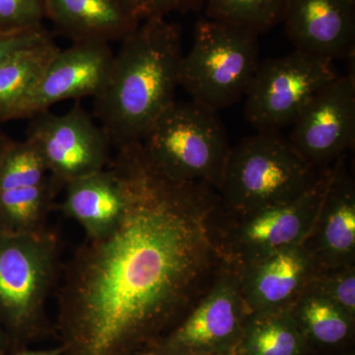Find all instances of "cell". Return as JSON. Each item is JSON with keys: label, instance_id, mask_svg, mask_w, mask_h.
<instances>
[{"label": "cell", "instance_id": "obj_1", "mask_svg": "<svg viewBox=\"0 0 355 355\" xmlns=\"http://www.w3.org/2000/svg\"><path fill=\"white\" fill-rule=\"evenodd\" d=\"M110 165L125 182L118 220L86 237L62 266L55 330L62 355H146L207 293L226 266L218 191L173 181L141 144Z\"/></svg>", "mask_w": 355, "mask_h": 355}, {"label": "cell", "instance_id": "obj_2", "mask_svg": "<svg viewBox=\"0 0 355 355\" xmlns=\"http://www.w3.org/2000/svg\"><path fill=\"white\" fill-rule=\"evenodd\" d=\"M108 78L94 97V113L112 147L140 144L176 101L184 53L179 26L144 19L123 40Z\"/></svg>", "mask_w": 355, "mask_h": 355}, {"label": "cell", "instance_id": "obj_3", "mask_svg": "<svg viewBox=\"0 0 355 355\" xmlns=\"http://www.w3.org/2000/svg\"><path fill=\"white\" fill-rule=\"evenodd\" d=\"M327 170L315 169L280 132H257L229 151L217 190L221 207L243 214L286 205L314 188Z\"/></svg>", "mask_w": 355, "mask_h": 355}, {"label": "cell", "instance_id": "obj_4", "mask_svg": "<svg viewBox=\"0 0 355 355\" xmlns=\"http://www.w3.org/2000/svg\"><path fill=\"white\" fill-rule=\"evenodd\" d=\"M62 268L60 242L49 229L0 231V324L23 349L50 333L46 302Z\"/></svg>", "mask_w": 355, "mask_h": 355}, {"label": "cell", "instance_id": "obj_5", "mask_svg": "<svg viewBox=\"0 0 355 355\" xmlns=\"http://www.w3.org/2000/svg\"><path fill=\"white\" fill-rule=\"evenodd\" d=\"M140 144L164 176L216 190L231 148L218 112L193 101L173 103Z\"/></svg>", "mask_w": 355, "mask_h": 355}, {"label": "cell", "instance_id": "obj_6", "mask_svg": "<svg viewBox=\"0 0 355 355\" xmlns=\"http://www.w3.org/2000/svg\"><path fill=\"white\" fill-rule=\"evenodd\" d=\"M257 33L202 17L182 60L180 86L191 101L218 112L245 97L260 64Z\"/></svg>", "mask_w": 355, "mask_h": 355}, {"label": "cell", "instance_id": "obj_7", "mask_svg": "<svg viewBox=\"0 0 355 355\" xmlns=\"http://www.w3.org/2000/svg\"><path fill=\"white\" fill-rule=\"evenodd\" d=\"M331 167L319 183L286 205L243 214L221 207L219 246L224 260L236 270L286 248L305 242L321 209Z\"/></svg>", "mask_w": 355, "mask_h": 355}, {"label": "cell", "instance_id": "obj_8", "mask_svg": "<svg viewBox=\"0 0 355 355\" xmlns=\"http://www.w3.org/2000/svg\"><path fill=\"white\" fill-rule=\"evenodd\" d=\"M338 76L334 62L294 50L263 60L245 95V116L257 132H280Z\"/></svg>", "mask_w": 355, "mask_h": 355}, {"label": "cell", "instance_id": "obj_9", "mask_svg": "<svg viewBox=\"0 0 355 355\" xmlns=\"http://www.w3.org/2000/svg\"><path fill=\"white\" fill-rule=\"evenodd\" d=\"M250 313L240 288L239 273L226 263L207 293L147 354H232Z\"/></svg>", "mask_w": 355, "mask_h": 355}, {"label": "cell", "instance_id": "obj_10", "mask_svg": "<svg viewBox=\"0 0 355 355\" xmlns=\"http://www.w3.org/2000/svg\"><path fill=\"white\" fill-rule=\"evenodd\" d=\"M31 119L26 139L38 149L48 172L62 187L108 167V137L78 103L67 113L48 110Z\"/></svg>", "mask_w": 355, "mask_h": 355}, {"label": "cell", "instance_id": "obj_11", "mask_svg": "<svg viewBox=\"0 0 355 355\" xmlns=\"http://www.w3.org/2000/svg\"><path fill=\"white\" fill-rule=\"evenodd\" d=\"M292 146L319 171L329 169L355 141L354 74L336 76L317 93L292 123Z\"/></svg>", "mask_w": 355, "mask_h": 355}, {"label": "cell", "instance_id": "obj_12", "mask_svg": "<svg viewBox=\"0 0 355 355\" xmlns=\"http://www.w3.org/2000/svg\"><path fill=\"white\" fill-rule=\"evenodd\" d=\"M114 55L110 44L102 42L60 49L21 107L17 120L32 118L64 100L96 97L106 83Z\"/></svg>", "mask_w": 355, "mask_h": 355}, {"label": "cell", "instance_id": "obj_13", "mask_svg": "<svg viewBox=\"0 0 355 355\" xmlns=\"http://www.w3.org/2000/svg\"><path fill=\"white\" fill-rule=\"evenodd\" d=\"M282 23L295 50L331 62L354 57L355 0H286Z\"/></svg>", "mask_w": 355, "mask_h": 355}, {"label": "cell", "instance_id": "obj_14", "mask_svg": "<svg viewBox=\"0 0 355 355\" xmlns=\"http://www.w3.org/2000/svg\"><path fill=\"white\" fill-rule=\"evenodd\" d=\"M303 245L318 270L355 265V184L345 156L331 166L321 209Z\"/></svg>", "mask_w": 355, "mask_h": 355}, {"label": "cell", "instance_id": "obj_15", "mask_svg": "<svg viewBox=\"0 0 355 355\" xmlns=\"http://www.w3.org/2000/svg\"><path fill=\"white\" fill-rule=\"evenodd\" d=\"M239 273L240 288L250 312L291 307L318 272L304 245L286 248L254 261Z\"/></svg>", "mask_w": 355, "mask_h": 355}, {"label": "cell", "instance_id": "obj_16", "mask_svg": "<svg viewBox=\"0 0 355 355\" xmlns=\"http://www.w3.org/2000/svg\"><path fill=\"white\" fill-rule=\"evenodd\" d=\"M43 6L44 17L73 43L123 41L142 20L135 0H43Z\"/></svg>", "mask_w": 355, "mask_h": 355}, {"label": "cell", "instance_id": "obj_17", "mask_svg": "<svg viewBox=\"0 0 355 355\" xmlns=\"http://www.w3.org/2000/svg\"><path fill=\"white\" fill-rule=\"evenodd\" d=\"M64 189L60 209L78 222L86 237L101 234L114 225L127 200L125 182L110 163L101 171L72 180Z\"/></svg>", "mask_w": 355, "mask_h": 355}, {"label": "cell", "instance_id": "obj_18", "mask_svg": "<svg viewBox=\"0 0 355 355\" xmlns=\"http://www.w3.org/2000/svg\"><path fill=\"white\" fill-rule=\"evenodd\" d=\"M310 352L289 307L250 313L234 354L307 355Z\"/></svg>", "mask_w": 355, "mask_h": 355}, {"label": "cell", "instance_id": "obj_19", "mask_svg": "<svg viewBox=\"0 0 355 355\" xmlns=\"http://www.w3.org/2000/svg\"><path fill=\"white\" fill-rule=\"evenodd\" d=\"M60 50L51 36L0 67V123L17 120L21 107Z\"/></svg>", "mask_w": 355, "mask_h": 355}, {"label": "cell", "instance_id": "obj_20", "mask_svg": "<svg viewBox=\"0 0 355 355\" xmlns=\"http://www.w3.org/2000/svg\"><path fill=\"white\" fill-rule=\"evenodd\" d=\"M291 308L311 350L338 349L354 338L355 318L317 292L306 289Z\"/></svg>", "mask_w": 355, "mask_h": 355}, {"label": "cell", "instance_id": "obj_21", "mask_svg": "<svg viewBox=\"0 0 355 355\" xmlns=\"http://www.w3.org/2000/svg\"><path fill=\"white\" fill-rule=\"evenodd\" d=\"M62 188L50 175L38 186L0 191V231L43 230L55 196Z\"/></svg>", "mask_w": 355, "mask_h": 355}, {"label": "cell", "instance_id": "obj_22", "mask_svg": "<svg viewBox=\"0 0 355 355\" xmlns=\"http://www.w3.org/2000/svg\"><path fill=\"white\" fill-rule=\"evenodd\" d=\"M286 0H205V18L246 28L257 34L282 23Z\"/></svg>", "mask_w": 355, "mask_h": 355}, {"label": "cell", "instance_id": "obj_23", "mask_svg": "<svg viewBox=\"0 0 355 355\" xmlns=\"http://www.w3.org/2000/svg\"><path fill=\"white\" fill-rule=\"evenodd\" d=\"M41 154L28 139L13 141L0 158V191L38 186L49 177Z\"/></svg>", "mask_w": 355, "mask_h": 355}, {"label": "cell", "instance_id": "obj_24", "mask_svg": "<svg viewBox=\"0 0 355 355\" xmlns=\"http://www.w3.org/2000/svg\"><path fill=\"white\" fill-rule=\"evenodd\" d=\"M307 289L321 294L355 318V265L318 270Z\"/></svg>", "mask_w": 355, "mask_h": 355}, {"label": "cell", "instance_id": "obj_25", "mask_svg": "<svg viewBox=\"0 0 355 355\" xmlns=\"http://www.w3.org/2000/svg\"><path fill=\"white\" fill-rule=\"evenodd\" d=\"M43 0H0V32L43 27Z\"/></svg>", "mask_w": 355, "mask_h": 355}, {"label": "cell", "instance_id": "obj_26", "mask_svg": "<svg viewBox=\"0 0 355 355\" xmlns=\"http://www.w3.org/2000/svg\"><path fill=\"white\" fill-rule=\"evenodd\" d=\"M51 37L44 27L17 32H0V67L21 51Z\"/></svg>", "mask_w": 355, "mask_h": 355}, {"label": "cell", "instance_id": "obj_27", "mask_svg": "<svg viewBox=\"0 0 355 355\" xmlns=\"http://www.w3.org/2000/svg\"><path fill=\"white\" fill-rule=\"evenodd\" d=\"M205 0H135L142 20L165 17L173 11H188L203 6Z\"/></svg>", "mask_w": 355, "mask_h": 355}, {"label": "cell", "instance_id": "obj_28", "mask_svg": "<svg viewBox=\"0 0 355 355\" xmlns=\"http://www.w3.org/2000/svg\"><path fill=\"white\" fill-rule=\"evenodd\" d=\"M62 347L58 345V347H53L49 349H18L14 355H62Z\"/></svg>", "mask_w": 355, "mask_h": 355}, {"label": "cell", "instance_id": "obj_29", "mask_svg": "<svg viewBox=\"0 0 355 355\" xmlns=\"http://www.w3.org/2000/svg\"><path fill=\"white\" fill-rule=\"evenodd\" d=\"M11 139L6 137L1 132H0V158H1L2 154L6 150V147L10 144Z\"/></svg>", "mask_w": 355, "mask_h": 355}, {"label": "cell", "instance_id": "obj_30", "mask_svg": "<svg viewBox=\"0 0 355 355\" xmlns=\"http://www.w3.org/2000/svg\"><path fill=\"white\" fill-rule=\"evenodd\" d=\"M7 340H8V338H7L6 333H4L3 328H2L1 324H0V352H3Z\"/></svg>", "mask_w": 355, "mask_h": 355}, {"label": "cell", "instance_id": "obj_31", "mask_svg": "<svg viewBox=\"0 0 355 355\" xmlns=\"http://www.w3.org/2000/svg\"><path fill=\"white\" fill-rule=\"evenodd\" d=\"M336 355H354V352H345V354H336Z\"/></svg>", "mask_w": 355, "mask_h": 355}, {"label": "cell", "instance_id": "obj_32", "mask_svg": "<svg viewBox=\"0 0 355 355\" xmlns=\"http://www.w3.org/2000/svg\"><path fill=\"white\" fill-rule=\"evenodd\" d=\"M226 355H237V354H235L234 352H232V354H226Z\"/></svg>", "mask_w": 355, "mask_h": 355}, {"label": "cell", "instance_id": "obj_33", "mask_svg": "<svg viewBox=\"0 0 355 355\" xmlns=\"http://www.w3.org/2000/svg\"><path fill=\"white\" fill-rule=\"evenodd\" d=\"M0 355H4L3 352H0Z\"/></svg>", "mask_w": 355, "mask_h": 355}, {"label": "cell", "instance_id": "obj_34", "mask_svg": "<svg viewBox=\"0 0 355 355\" xmlns=\"http://www.w3.org/2000/svg\"><path fill=\"white\" fill-rule=\"evenodd\" d=\"M146 355H153V354H146Z\"/></svg>", "mask_w": 355, "mask_h": 355}]
</instances>
